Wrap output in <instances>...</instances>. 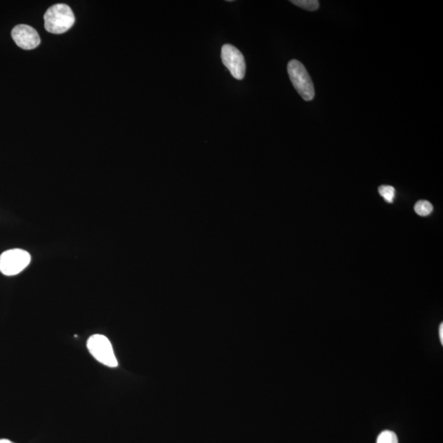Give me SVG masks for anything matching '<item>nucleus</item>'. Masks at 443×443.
Returning a JSON list of instances; mask_svg holds the SVG:
<instances>
[{"label":"nucleus","mask_w":443,"mask_h":443,"mask_svg":"<svg viewBox=\"0 0 443 443\" xmlns=\"http://www.w3.org/2000/svg\"><path fill=\"white\" fill-rule=\"evenodd\" d=\"M44 20L46 31L58 35L70 30L74 25L75 16L67 4H58L48 9Z\"/></svg>","instance_id":"nucleus-1"},{"label":"nucleus","mask_w":443,"mask_h":443,"mask_svg":"<svg viewBox=\"0 0 443 443\" xmlns=\"http://www.w3.org/2000/svg\"><path fill=\"white\" fill-rule=\"evenodd\" d=\"M287 72L299 95L306 101L312 100L315 97L313 81L303 63L296 60L290 61L287 65Z\"/></svg>","instance_id":"nucleus-2"},{"label":"nucleus","mask_w":443,"mask_h":443,"mask_svg":"<svg viewBox=\"0 0 443 443\" xmlns=\"http://www.w3.org/2000/svg\"><path fill=\"white\" fill-rule=\"evenodd\" d=\"M87 348L97 362L111 368L118 366V360L115 357L113 347L105 336L92 335L87 340Z\"/></svg>","instance_id":"nucleus-3"},{"label":"nucleus","mask_w":443,"mask_h":443,"mask_svg":"<svg viewBox=\"0 0 443 443\" xmlns=\"http://www.w3.org/2000/svg\"><path fill=\"white\" fill-rule=\"evenodd\" d=\"M32 256L22 249L4 251L0 256V272L4 275L14 276L20 274L30 265Z\"/></svg>","instance_id":"nucleus-4"},{"label":"nucleus","mask_w":443,"mask_h":443,"mask_svg":"<svg viewBox=\"0 0 443 443\" xmlns=\"http://www.w3.org/2000/svg\"><path fill=\"white\" fill-rule=\"evenodd\" d=\"M221 58L223 65L237 80H242L246 74V61L244 56L237 48L232 45L222 47Z\"/></svg>","instance_id":"nucleus-5"},{"label":"nucleus","mask_w":443,"mask_h":443,"mask_svg":"<svg viewBox=\"0 0 443 443\" xmlns=\"http://www.w3.org/2000/svg\"><path fill=\"white\" fill-rule=\"evenodd\" d=\"M12 37L18 47L26 51L34 50L41 43V38L37 30L25 24L14 27L12 31Z\"/></svg>","instance_id":"nucleus-6"},{"label":"nucleus","mask_w":443,"mask_h":443,"mask_svg":"<svg viewBox=\"0 0 443 443\" xmlns=\"http://www.w3.org/2000/svg\"><path fill=\"white\" fill-rule=\"evenodd\" d=\"M291 3L309 11H316L319 7V2L317 0H292Z\"/></svg>","instance_id":"nucleus-7"},{"label":"nucleus","mask_w":443,"mask_h":443,"mask_svg":"<svg viewBox=\"0 0 443 443\" xmlns=\"http://www.w3.org/2000/svg\"><path fill=\"white\" fill-rule=\"evenodd\" d=\"M433 207L428 201H418L415 206V211L420 216H428L432 212Z\"/></svg>","instance_id":"nucleus-8"},{"label":"nucleus","mask_w":443,"mask_h":443,"mask_svg":"<svg viewBox=\"0 0 443 443\" xmlns=\"http://www.w3.org/2000/svg\"><path fill=\"white\" fill-rule=\"evenodd\" d=\"M381 196L388 203H392L395 198V188L392 186H381L378 188Z\"/></svg>","instance_id":"nucleus-9"},{"label":"nucleus","mask_w":443,"mask_h":443,"mask_svg":"<svg viewBox=\"0 0 443 443\" xmlns=\"http://www.w3.org/2000/svg\"><path fill=\"white\" fill-rule=\"evenodd\" d=\"M377 443H398V438L395 432L385 430L378 435Z\"/></svg>","instance_id":"nucleus-10"},{"label":"nucleus","mask_w":443,"mask_h":443,"mask_svg":"<svg viewBox=\"0 0 443 443\" xmlns=\"http://www.w3.org/2000/svg\"><path fill=\"white\" fill-rule=\"evenodd\" d=\"M439 337L441 340V343L443 344V324H441L439 327Z\"/></svg>","instance_id":"nucleus-11"},{"label":"nucleus","mask_w":443,"mask_h":443,"mask_svg":"<svg viewBox=\"0 0 443 443\" xmlns=\"http://www.w3.org/2000/svg\"><path fill=\"white\" fill-rule=\"evenodd\" d=\"M0 443H13V442L8 439H0Z\"/></svg>","instance_id":"nucleus-12"}]
</instances>
